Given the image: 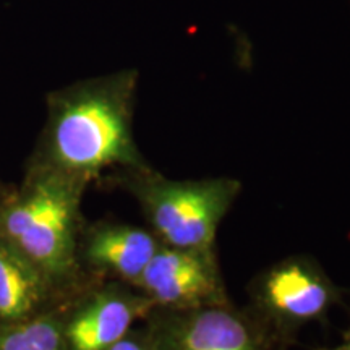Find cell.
I'll return each mask as SVG.
<instances>
[{"mask_svg": "<svg viewBox=\"0 0 350 350\" xmlns=\"http://www.w3.org/2000/svg\"><path fill=\"white\" fill-rule=\"evenodd\" d=\"M107 350H156L152 344L142 342V340H137L133 338H122L119 342L111 345Z\"/></svg>", "mask_w": 350, "mask_h": 350, "instance_id": "8fae6325", "label": "cell"}, {"mask_svg": "<svg viewBox=\"0 0 350 350\" xmlns=\"http://www.w3.org/2000/svg\"><path fill=\"white\" fill-rule=\"evenodd\" d=\"M133 72L93 81L60 96L51 126V148L60 167L90 174L120 163H137L131 138Z\"/></svg>", "mask_w": 350, "mask_h": 350, "instance_id": "6da1fadb", "label": "cell"}, {"mask_svg": "<svg viewBox=\"0 0 350 350\" xmlns=\"http://www.w3.org/2000/svg\"><path fill=\"white\" fill-rule=\"evenodd\" d=\"M138 286L152 305L188 310L227 304L214 252H196L161 243Z\"/></svg>", "mask_w": 350, "mask_h": 350, "instance_id": "5b68a950", "label": "cell"}, {"mask_svg": "<svg viewBox=\"0 0 350 350\" xmlns=\"http://www.w3.org/2000/svg\"><path fill=\"white\" fill-rule=\"evenodd\" d=\"M38 279L18 258L0 247V317L20 318L38 300Z\"/></svg>", "mask_w": 350, "mask_h": 350, "instance_id": "9c48e42d", "label": "cell"}, {"mask_svg": "<svg viewBox=\"0 0 350 350\" xmlns=\"http://www.w3.org/2000/svg\"><path fill=\"white\" fill-rule=\"evenodd\" d=\"M253 300L266 321L288 332L325 318L339 304L340 291L317 261L295 256L275 262L258 278Z\"/></svg>", "mask_w": 350, "mask_h": 350, "instance_id": "3957f363", "label": "cell"}, {"mask_svg": "<svg viewBox=\"0 0 350 350\" xmlns=\"http://www.w3.org/2000/svg\"><path fill=\"white\" fill-rule=\"evenodd\" d=\"M159 245L161 240L156 235L143 229L111 226L93 234L88 245V256L96 266L137 284Z\"/></svg>", "mask_w": 350, "mask_h": 350, "instance_id": "ba28073f", "label": "cell"}, {"mask_svg": "<svg viewBox=\"0 0 350 350\" xmlns=\"http://www.w3.org/2000/svg\"><path fill=\"white\" fill-rule=\"evenodd\" d=\"M0 350H65V342L55 321L34 319L0 334Z\"/></svg>", "mask_w": 350, "mask_h": 350, "instance_id": "30bf717a", "label": "cell"}, {"mask_svg": "<svg viewBox=\"0 0 350 350\" xmlns=\"http://www.w3.org/2000/svg\"><path fill=\"white\" fill-rule=\"evenodd\" d=\"M152 301L120 294L98 295L86 305L65 331L68 350H107L125 338L130 326L152 308Z\"/></svg>", "mask_w": 350, "mask_h": 350, "instance_id": "52a82bcc", "label": "cell"}, {"mask_svg": "<svg viewBox=\"0 0 350 350\" xmlns=\"http://www.w3.org/2000/svg\"><path fill=\"white\" fill-rule=\"evenodd\" d=\"M77 201L65 182H47L8 213L5 229L23 252L51 273L72 265Z\"/></svg>", "mask_w": 350, "mask_h": 350, "instance_id": "277c9868", "label": "cell"}, {"mask_svg": "<svg viewBox=\"0 0 350 350\" xmlns=\"http://www.w3.org/2000/svg\"><path fill=\"white\" fill-rule=\"evenodd\" d=\"M323 350H350V327H349V331L345 332L342 342H340L339 345H336V347H332V349H323Z\"/></svg>", "mask_w": 350, "mask_h": 350, "instance_id": "7c38bea8", "label": "cell"}, {"mask_svg": "<svg viewBox=\"0 0 350 350\" xmlns=\"http://www.w3.org/2000/svg\"><path fill=\"white\" fill-rule=\"evenodd\" d=\"M152 345L156 350H266L261 331L229 304L169 310Z\"/></svg>", "mask_w": 350, "mask_h": 350, "instance_id": "8992f818", "label": "cell"}, {"mask_svg": "<svg viewBox=\"0 0 350 350\" xmlns=\"http://www.w3.org/2000/svg\"><path fill=\"white\" fill-rule=\"evenodd\" d=\"M234 178L170 180L150 175L138 196L161 243L196 252H214L217 227L237 198Z\"/></svg>", "mask_w": 350, "mask_h": 350, "instance_id": "7a4b0ae2", "label": "cell"}]
</instances>
